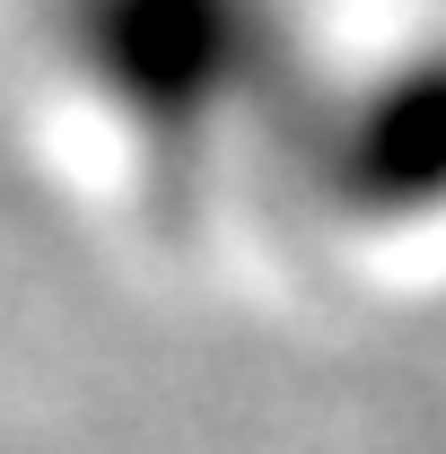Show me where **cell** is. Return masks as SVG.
Wrapping results in <instances>:
<instances>
[{"label": "cell", "instance_id": "obj_1", "mask_svg": "<svg viewBox=\"0 0 446 454\" xmlns=\"http://www.w3.org/2000/svg\"><path fill=\"white\" fill-rule=\"evenodd\" d=\"M79 88L158 149H202L280 53V0H53Z\"/></svg>", "mask_w": 446, "mask_h": 454}]
</instances>
